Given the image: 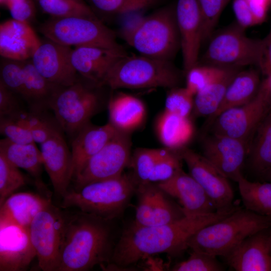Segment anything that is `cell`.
Wrapping results in <instances>:
<instances>
[{"label": "cell", "instance_id": "obj_1", "mask_svg": "<svg viewBox=\"0 0 271 271\" xmlns=\"http://www.w3.org/2000/svg\"><path fill=\"white\" fill-rule=\"evenodd\" d=\"M234 210L185 216L157 226H141L132 222L124 229L115 245L109 263L114 267L123 268L154 254H179L188 248V240L199 230L220 220Z\"/></svg>", "mask_w": 271, "mask_h": 271}, {"label": "cell", "instance_id": "obj_2", "mask_svg": "<svg viewBox=\"0 0 271 271\" xmlns=\"http://www.w3.org/2000/svg\"><path fill=\"white\" fill-rule=\"evenodd\" d=\"M111 221L79 210L65 212L57 271H87L109 263L115 246Z\"/></svg>", "mask_w": 271, "mask_h": 271}, {"label": "cell", "instance_id": "obj_3", "mask_svg": "<svg viewBox=\"0 0 271 271\" xmlns=\"http://www.w3.org/2000/svg\"><path fill=\"white\" fill-rule=\"evenodd\" d=\"M271 227V217L236 208L226 217L207 225L187 242L192 250L226 257L247 237Z\"/></svg>", "mask_w": 271, "mask_h": 271}, {"label": "cell", "instance_id": "obj_4", "mask_svg": "<svg viewBox=\"0 0 271 271\" xmlns=\"http://www.w3.org/2000/svg\"><path fill=\"white\" fill-rule=\"evenodd\" d=\"M137 187L131 174H122L78 189H69L62 198L61 207L75 208L112 221L122 214Z\"/></svg>", "mask_w": 271, "mask_h": 271}, {"label": "cell", "instance_id": "obj_5", "mask_svg": "<svg viewBox=\"0 0 271 271\" xmlns=\"http://www.w3.org/2000/svg\"><path fill=\"white\" fill-rule=\"evenodd\" d=\"M125 41L141 55L170 61L180 48L175 7L163 8L122 30Z\"/></svg>", "mask_w": 271, "mask_h": 271}, {"label": "cell", "instance_id": "obj_6", "mask_svg": "<svg viewBox=\"0 0 271 271\" xmlns=\"http://www.w3.org/2000/svg\"><path fill=\"white\" fill-rule=\"evenodd\" d=\"M181 81L179 71L170 61L144 55L119 58L105 77L102 86L112 89H143L178 87Z\"/></svg>", "mask_w": 271, "mask_h": 271}, {"label": "cell", "instance_id": "obj_7", "mask_svg": "<svg viewBox=\"0 0 271 271\" xmlns=\"http://www.w3.org/2000/svg\"><path fill=\"white\" fill-rule=\"evenodd\" d=\"M46 38L70 46H94L126 54L114 32L97 18L68 17L48 20L39 27Z\"/></svg>", "mask_w": 271, "mask_h": 271}, {"label": "cell", "instance_id": "obj_8", "mask_svg": "<svg viewBox=\"0 0 271 271\" xmlns=\"http://www.w3.org/2000/svg\"><path fill=\"white\" fill-rule=\"evenodd\" d=\"M245 30L236 23L212 36L202 56L203 63L224 68L255 65L259 69L262 39L247 37Z\"/></svg>", "mask_w": 271, "mask_h": 271}, {"label": "cell", "instance_id": "obj_9", "mask_svg": "<svg viewBox=\"0 0 271 271\" xmlns=\"http://www.w3.org/2000/svg\"><path fill=\"white\" fill-rule=\"evenodd\" d=\"M93 84L79 79L72 85L60 88L50 105L63 132L72 139L103 107L102 100Z\"/></svg>", "mask_w": 271, "mask_h": 271}, {"label": "cell", "instance_id": "obj_10", "mask_svg": "<svg viewBox=\"0 0 271 271\" xmlns=\"http://www.w3.org/2000/svg\"><path fill=\"white\" fill-rule=\"evenodd\" d=\"M271 111V90L265 78L255 96L246 103L221 113L210 126L212 133L248 142Z\"/></svg>", "mask_w": 271, "mask_h": 271}, {"label": "cell", "instance_id": "obj_11", "mask_svg": "<svg viewBox=\"0 0 271 271\" xmlns=\"http://www.w3.org/2000/svg\"><path fill=\"white\" fill-rule=\"evenodd\" d=\"M65 212L51 203L31 222L29 232L38 265L44 271H57L63 237Z\"/></svg>", "mask_w": 271, "mask_h": 271}, {"label": "cell", "instance_id": "obj_12", "mask_svg": "<svg viewBox=\"0 0 271 271\" xmlns=\"http://www.w3.org/2000/svg\"><path fill=\"white\" fill-rule=\"evenodd\" d=\"M130 135L117 131L103 147L88 161L74 178L73 189L121 175L124 169L129 166L130 161Z\"/></svg>", "mask_w": 271, "mask_h": 271}, {"label": "cell", "instance_id": "obj_13", "mask_svg": "<svg viewBox=\"0 0 271 271\" xmlns=\"http://www.w3.org/2000/svg\"><path fill=\"white\" fill-rule=\"evenodd\" d=\"M178 152L186 164L189 174L204 190L217 211H228L235 208L234 193L228 178L203 155L187 147Z\"/></svg>", "mask_w": 271, "mask_h": 271}, {"label": "cell", "instance_id": "obj_14", "mask_svg": "<svg viewBox=\"0 0 271 271\" xmlns=\"http://www.w3.org/2000/svg\"><path fill=\"white\" fill-rule=\"evenodd\" d=\"M136 193L138 201L133 222L137 225H164L185 216L181 207L173 202L157 184L139 185Z\"/></svg>", "mask_w": 271, "mask_h": 271}, {"label": "cell", "instance_id": "obj_15", "mask_svg": "<svg viewBox=\"0 0 271 271\" xmlns=\"http://www.w3.org/2000/svg\"><path fill=\"white\" fill-rule=\"evenodd\" d=\"M72 50L46 38L41 43L31 59L38 71L49 82L61 87L74 84L78 79V73L72 66Z\"/></svg>", "mask_w": 271, "mask_h": 271}, {"label": "cell", "instance_id": "obj_16", "mask_svg": "<svg viewBox=\"0 0 271 271\" xmlns=\"http://www.w3.org/2000/svg\"><path fill=\"white\" fill-rule=\"evenodd\" d=\"M203 156L227 178L237 182L248 154L247 142L212 133L202 144Z\"/></svg>", "mask_w": 271, "mask_h": 271}, {"label": "cell", "instance_id": "obj_17", "mask_svg": "<svg viewBox=\"0 0 271 271\" xmlns=\"http://www.w3.org/2000/svg\"><path fill=\"white\" fill-rule=\"evenodd\" d=\"M62 133L58 128L40 145L44 167L55 195L61 199L69 189L73 179L71 152Z\"/></svg>", "mask_w": 271, "mask_h": 271}, {"label": "cell", "instance_id": "obj_18", "mask_svg": "<svg viewBox=\"0 0 271 271\" xmlns=\"http://www.w3.org/2000/svg\"><path fill=\"white\" fill-rule=\"evenodd\" d=\"M184 71L198 64L202 42V21L197 0H178L175 6Z\"/></svg>", "mask_w": 271, "mask_h": 271}, {"label": "cell", "instance_id": "obj_19", "mask_svg": "<svg viewBox=\"0 0 271 271\" xmlns=\"http://www.w3.org/2000/svg\"><path fill=\"white\" fill-rule=\"evenodd\" d=\"M157 184L169 196L178 200L185 216L217 211L214 204L203 188L182 168L168 180Z\"/></svg>", "mask_w": 271, "mask_h": 271}, {"label": "cell", "instance_id": "obj_20", "mask_svg": "<svg viewBox=\"0 0 271 271\" xmlns=\"http://www.w3.org/2000/svg\"><path fill=\"white\" fill-rule=\"evenodd\" d=\"M35 257L29 228L0 225V271L25 270Z\"/></svg>", "mask_w": 271, "mask_h": 271}, {"label": "cell", "instance_id": "obj_21", "mask_svg": "<svg viewBox=\"0 0 271 271\" xmlns=\"http://www.w3.org/2000/svg\"><path fill=\"white\" fill-rule=\"evenodd\" d=\"M125 55L100 47L77 46L72 50L71 60L78 74L95 86L101 87L113 65Z\"/></svg>", "mask_w": 271, "mask_h": 271}, {"label": "cell", "instance_id": "obj_22", "mask_svg": "<svg viewBox=\"0 0 271 271\" xmlns=\"http://www.w3.org/2000/svg\"><path fill=\"white\" fill-rule=\"evenodd\" d=\"M264 230L245 238L225 257L230 267L236 271H271L269 234Z\"/></svg>", "mask_w": 271, "mask_h": 271}, {"label": "cell", "instance_id": "obj_23", "mask_svg": "<svg viewBox=\"0 0 271 271\" xmlns=\"http://www.w3.org/2000/svg\"><path fill=\"white\" fill-rule=\"evenodd\" d=\"M41 43L29 23L12 19L0 25V54L3 58L18 61L31 59Z\"/></svg>", "mask_w": 271, "mask_h": 271}, {"label": "cell", "instance_id": "obj_24", "mask_svg": "<svg viewBox=\"0 0 271 271\" xmlns=\"http://www.w3.org/2000/svg\"><path fill=\"white\" fill-rule=\"evenodd\" d=\"M117 131L109 122L101 126L90 122L76 133L71 142L72 181L88 161L99 151Z\"/></svg>", "mask_w": 271, "mask_h": 271}, {"label": "cell", "instance_id": "obj_25", "mask_svg": "<svg viewBox=\"0 0 271 271\" xmlns=\"http://www.w3.org/2000/svg\"><path fill=\"white\" fill-rule=\"evenodd\" d=\"M108 122L117 131L130 133L141 127L147 117L146 106L139 98L124 92L112 95L107 103Z\"/></svg>", "mask_w": 271, "mask_h": 271}, {"label": "cell", "instance_id": "obj_26", "mask_svg": "<svg viewBox=\"0 0 271 271\" xmlns=\"http://www.w3.org/2000/svg\"><path fill=\"white\" fill-rule=\"evenodd\" d=\"M51 203L50 197L28 192L14 193L0 205V225L29 228L37 214Z\"/></svg>", "mask_w": 271, "mask_h": 271}, {"label": "cell", "instance_id": "obj_27", "mask_svg": "<svg viewBox=\"0 0 271 271\" xmlns=\"http://www.w3.org/2000/svg\"><path fill=\"white\" fill-rule=\"evenodd\" d=\"M0 154L17 167L28 172L34 179L38 189L50 197L42 180L44 165L41 152L35 143L17 144L5 138L0 141Z\"/></svg>", "mask_w": 271, "mask_h": 271}, {"label": "cell", "instance_id": "obj_28", "mask_svg": "<svg viewBox=\"0 0 271 271\" xmlns=\"http://www.w3.org/2000/svg\"><path fill=\"white\" fill-rule=\"evenodd\" d=\"M156 135L164 148L179 151L192 139L194 126L190 117H184L164 110L155 122Z\"/></svg>", "mask_w": 271, "mask_h": 271}, {"label": "cell", "instance_id": "obj_29", "mask_svg": "<svg viewBox=\"0 0 271 271\" xmlns=\"http://www.w3.org/2000/svg\"><path fill=\"white\" fill-rule=\"evenodd\" d=\"M260 83L259 73L255 70L239 71L228 85L217 110L208 117L207 127H209L223 112L242 105L251 100L257 93Z\"/></svg>", "mask_w": 271, "mask_h": 271}, {"label": "cell", "instance_id": "obj_30", "mask_svg": "<svg viewBox=\"0 0 271 271\" xmlns=\"http://www.w3.org/2000/svg\"><path fill=\"white\" fill-rule=\"evenodd\" d=\"M24 75L22 98L29 104L30 111L43 112L50 109L53 97L63 87L55 85L45 78L35 68L31 60L24 61Z\"/></svg>", "mask_w": 271, "mask_h": 271}, {"label": "cell", "instance_id": "obj_31", "mask_svg": "<svg viewBox=\"0 0 271 271\" xmlns=\"http://www.w3.org/2000/svg\"><path fill=\"white\" fill-rule=\"evenodd\" d=\"M240 69L230 68L222 77L194 96L192 113L195 117H209L216 112L228 85Z\"/></svg>", "mask_w": 271, "mask_h": 271}, {"label": "cell", "instance_id": "obj_32", "mask_svg": "<svg viewBox=\"0 0 271 271\" xmlns=\"http://www.w3.org/2000/svg\"><path fill=\"white\" fill-rule=\"evenodd\" d=\"M249 150L252 169L265 175L271 169V111L256 128Z\"/></svg>", "mask_w": 271, "mask_h": 271}, {"label": "cell", "instance_id": "obj_33", "mask_svg": "<svg viewBox=\"0 0 271 271\" xmlns=\"http://www.w3.org/2000/svg\"><path fill=\"white\" fill-rule=\"evenodd\" d=\"M237 182L245 208L271 217V182H250L242 176Z\"/></svg>", "mask_w": 271, "mask_h": 271}, {"label": "cell", "instance_id": "obj_34", "mask_svg": "<svg viewBox=\"0 0 271 271\" xmlns=\"http://www.w3.org/2000/svg\"><path fill=\"white\" fill-rule=\"evenodd\" d=\"M232 67L198 63L186 73V88L194 96L222 77Z\"/></svg>", "mask_w": 271, "mask_h": 271}, {"label": "cell", "instance_id": "obj_35", "mask_svg": "<svg viewBox=\"0 0 271 271\" xmlns=\"http://www.w3.org/2000/svg\"><path fill=\"white\" fill-rule=\"evenodd\" d=\"M161 149L138 148L131 154L129 166L137 184L149 183L155 165L161 154Z\"/></svg>", "mask_w": 271, "mask_h": 271}, {"label": "cell", "instance_id": "obj_36", "mask_svg": "<svg viewBox=\"0 0 271 271\" xmlns=\"http://www.w3.org/2000/svg\"><path fill=\"white\" fill-rule=\"evenodd\" d=\"M42 10L54 18H97L83 0H35Z\"/></svg>", "mask_w": 271, "mask_h": 271}, {"label": "cell", "instance_id": "obj_37", "mask_svg": "<svg viewBox=\"0 0 271 271\" xmlns=\"http://www.w3.org/2000/svg\"><path fill=\"white\" fill-rule=\"evenodd\" d=\"M26 183L27 179L19 168L0 154V205Z\"/></svg>", "mask_w": 271, "mask_h": 271}, {"label": "cell", "instance_id": "obj_38", "mask_svg": "<svg viewBox=\"0 0 271 271\" xmlns=\"http://www.w3.org/2000/svg\"><path fill=\"white\" fill-rule=\"evenodd\" d=\"M26 111L12 116L0 117V132L5 138L21 144L35 143L27 126Z\"/></svg>", "mask_w": 271, "mask_h": 271}, {"label": "cell", "instance_id": "obj_39", "mask_svg": "<svg viewBox=\"0 0 271 271\" xmlns=\"http://www.w3.org/2000/svg\"><path fill=\"white\" fill-rule=\"evenodd\" d=\"M182 161L178 151L162 148L149 183L158 184L171 178L182 169Z\"/></svg>", "mask_w": 271, "mask_h": 271}, {"label": "cell", "instance_id": "obj_40", "mask_svg": "<svg viewBox=\"0 0 271 271\" xmlns=\"http://www.w3.org/2000/svg\"><path fill=\"white\" fill-rule=\"evenodd\" d=\"M230 0H197L202 21V42L210 39L220 15Z\"/></svg>", "mask_w": 271, "mask_h": 271}, {"label": "cell", "instance_id": "obj_41", "mask_svg": "<svg viewBox=\"0 0 271 271\" xmlns=\"http://www.w3.org/2000/svg\"><path fill=\"white\" fill-rule=\"evenodd\" d=\"M24 61L3 58L0 71V82L22 97L24 85Z\"/></svg>", "mask_w": 271, "mask_h": 271}, {"label": "cell", "instance_id": "obj_42", "mask_svg": "<svg viewBox=\"0 0 271 271\" xmlns=\"http://www.w3.org/2000/svg\"><path fill=\"white\" fill-rule=\"evenodd\" d=\"M194 96L186 87H175L168 92L164 110L184 117H190L194 107Z\"/></svg>", "mask_w": 271, "mask_h": 271}, {"label": "cell", "instance_id": "obj_43", "mask_svg": "<svg viewBox=\"0 0 271 271\" xmlns=\"http://www.w3.org/2000/svg\"><path fill=\"white\" fill-rule=\"evenodd\" d=\"M159 0H90L93 6L104 13L124 14L148 8Z\"/></svg>", "mask_w": 271, "mask_h": 271}, {"label": "cell", "instance_id": "obj_44", "mask_svg": "<svg viewBox=\"0 0 271 271\" xmlns=\"http://www.w3.org/2000/svg\"><path fill=\"white\" fill-rule=\"evenodd\" d=\"M43 113V112L31 111L25 113L26 123L34 141L40 145L45 142L56 129L60 127L56 120L51 121L44 116Z\"/></svg>", "mask_w": 271, "mask_h": 271}, {"label": "cell", "instance_id": "obj_45", "mask_svg": "<svg viewBox=\"0 0 271 271\" xmlns=\"http://www.w3.org/2000/svg\"><path fill=\"white\" fill-rule=\"evenodd\" d=\"M173 271H221L223 266L216 256L200 251L192 250L188 258L174 265Z\"/></svg>", "mask_w": 271, "mask_h": 271}, {"label": "cell", "instance_id": "obj_46", "mask_svg": "<svg viewBox=\"0 0 271 271\" xmlns=\"http://www.w3.org/2000/svg\"><path fill=\"white\" fill-rule=\"evenodd\" d=\"M0 2L2 6L9 10L14 20L30 24L35 17L34 0H0Z\"/></svg>", "mask_w": 271, "mask_h": 271}, {"label": "cell", "instance_id": "obj_47", "mask_svg": "<svg viewBox=\"0 0 271 271\" xmlns=\"http://www.w3.org/2000/svg\"><path fill=\"white\" fill-rule=\"evenodd\" d=\"M15 94L0 82V117L14 115L24 111Z\"/></svg>", "mask_w": 271, "mask_h": 271}, {"label": "cell", "instance_id": "obj_48", "mask_svg": "<svg viewBox=\"0 0 271 271\" xmlns=\"http://www.w3.org/2000/svg\"><path fill=\"white\" fill-rule=\"evenodd\" d=\"M233 10L236 23L246 29L258 25L246 0H233Z\"/></svg>", "mask_w": 271, "mask_h": 271}, {"label": "cell", "instance_id": "obj_49", "mask_svg": "<svg viewBox=\"0 0 271 271\" xmlns=\"http://www.w3.org/2000/svg\"><path fill=\"white\" fill-rule=\"evenodd\" d=\"M257 23H262L265 19L271 0H246Z\"/></svg>", "mask_w": 271, "mask_h": 271}, {"label": "cell", "instance_id": "obj_50", "mask_svg": "<svg viewBox=\"0 0 271 271\" xmlns=\"http://www.w3.org/2000/svg\"><path fill=\"white\" fill-rule=\"evenodd\" d=\"M262 41L263 57L259 69L266 77H268L271 76V26Z\"/></svg>", "mask_w": 271, "mask_h": 271}, {"label": "cell", "instance_id": "obj_51", "mask_svg": "<svg viewBox=\"0 0 271 271\" xmlns=\"http://www.w3.org/2000/svg\"><path fill=\"white\" fill-rule=\"evenodd\" d=\"M269 182H271V169L264 175Z\"/></svg>", "mask_w": 271, "mask_h": 271}, {"label": "cell", "instance_id": "obj_52", "mask_svg": "<svg viewBox=\"0 0 271 271\" xmlns=\"http://www.w3.org/2000/svg\"><path fill=\"white\" fill-rule=\"evenodd\" d=\"M269 237H270V243H271V232L269 233Z\"/></svg>", "mask_w": 271, "mask_h": 271}]
</instances>
